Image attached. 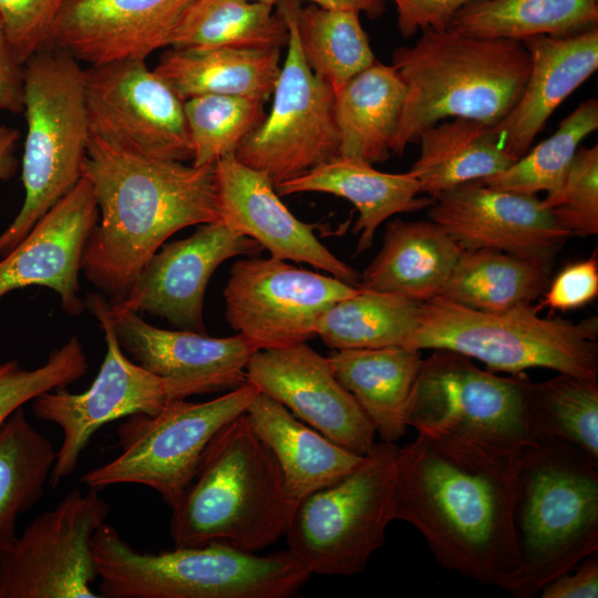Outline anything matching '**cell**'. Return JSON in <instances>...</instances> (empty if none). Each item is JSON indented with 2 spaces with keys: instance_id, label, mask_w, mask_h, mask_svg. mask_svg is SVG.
<instances>
[{
  "instance_id": "ab89813d",
  "label": "cell",
  "mask_w": 598,
  "mask_h": 598,
  "mask_svg": "<svg viewBox=\"0 0 598 598\" xmlns=\"http://www.w3.org/2000/svg\"><path fill=\"white\" fill-rule=\"evenodd\" d=\"M262 101L235 95L208 94L184 101L193 147L194 166L235 155L239 145L266 117Z\"/></svg>"
},
{
  "instance_id": "7a4b0ae2",
  "label": "cell",
  "mask_w": 598,
  "mask_h": 598,
  "mask_svg": "<svg viewBox=\"0 0 598 598\" xmlns=\"http://www.w3.org/2000/svg\"><path fill=\"white\" fill-rule=\"evenodd\" d=\"M82 177L94 189L100 218L81 269L110 302L127 295L173 234L220 220L216 163L194 166L141 156L90 136Z\"/></svg>"
},
{
  "instance_id": "7402d4cb",
  "label": "cell",
  "mask_w": 598,
  "mask_h": 598,
  "mask_svg": "<svg viewBox=\"0 0 598 598\" xmlns=\"http://www.w3.org/2000/svg\"><path fill=\"white\" fill-rule=\"evenodd\" d=\"M110 310V306H109ZM110 315L123 351L154 374L173 382L183 399L233 390L247 381L257 349L243 336L213 338L154 327L134 312Z\"/></svg>"
},
{
  "instance_id": "f1b7e54d",
  "label": "cell",
  "mask_w": 598,
  "mask_h": 598,
  "mask_svg": "<svg viewBox=\"0 0 598 598\" xmlns=\"http://www.w3.org/2000/svg\"><path fill=\"white\" fill-rule=\"evenodd\" d=\"M281 70L278 48L171 49L154 71L183 100L218 94L266 102Z\"/></svg>"
},
{
  "instance_id": "e0dca14e",
  "label": "cell",
  "mask_w": 598,
  "mask_h": 598,
  "mask_svg": "<svg viewBox=\"0 0 598 598\" xmlns=\"http://www.w3.org/2000/svg\"><path fill=\"white\" fill-rule=\"evenodd\" d=\"M262 247L223 220L198 225L187 238L163 244L151 257L127 295L110 302L112 312L148 313L181 330L206 333L204 297L218 266Z\"/></svg>"
},
{
  "instance_id": "60d3db41",
  "label": "cell",
  "mask_w": 598,
  "mask_h": 598,
  "mask_svg": "<svg viewBox=\"0 0 598 598\" xmlns=\"http://www.w3.org/2000/svg\"><path fill=\"white\" fill-rule=\"evenodd\" d=\"M87 369V357L76 336L53 349L38 368L24 369L17 360L0 362V430L25 403L45 392L66 388Z\"/></svg>"
},
{
  "instance_id": "4dcf8cb0",
  "label": "cell",
  "mask_w": 598,
  "mask_h": 598,
  "mask_svg": "<svg viewBox=\"0 0 598 598\" xmlns=\"http://www.w3.org/2000/svg\"><path fill=\"white\" fill-rule=\"evenodd\" d=\"M405 86L392 65L375 62L334 93L340 156L383 163L391 154Z\"/></svg>"
},
{
  "instance_id": "e575fe53",
  "label": "cell",
  "mask_w": 598,
  "mask_h": 598,
  "mask_svg": "<svg viewBox=\"0 0 598 598\" xmlns=\"http://www.w3.org/2000/svg\"><path fill=\"white\" fill-rule=\"evenodd\" d=\"M420 308V301L404 296L360 288L322 312L316 336L333 350L405 347Z\"/></svg>"
},
{
  "instance_id": "6da1fadb",
  "label": "cell",
  "mask_w": 598,
  "mask_h": 598,
  "mask_svg": "<svg viewBox=\"0 0 598 598\" xmlns=\"http://www.w3.org/2000/svg\"><path fill=\"white\" fill-rule=\"evenodd\" d=\"M516 458L417 434L398 448L394 519L417 529L442 567L503 588L520 563Z\"/></svg>"
},
{
  "instance_id": "ba28073f",
  "label": "cell",
  "mask_w": 598,
  "mask_h": 598,
  "mask_svg": "<svg viewBox=\"0 0 598 598\" xmlns=\"http://www.w3.org/2000/svg\"><path fill=\"white\" fill-rule=\"evenodd\" d=\"M83 70L68 51L54 44L23 65L25 196L18 215L0 234V257L10 252L82 178L90 138Z\"/></svg>"
},
{
  "instance_id": "f35d334b",
  "label": "cell",
  "mask_w": 598,
  "mask_h": 598,
  "mask_svg": "<svg viewBox=\"0 0 598 598\" xmlns=\"http://www.w3.org/2000/svg\"><path fill=\"white\" fill-rule=\"evenodd\" d=\"M598 128V101H582L548 138L518 158L505 171L476 181L487 187L515 194L557 192L566 177L580 143Z\"/></svg>"
},
{
  "instance_id": "7c38bea8",
  "label": "cell",
  "mask_w": 598,
  "mask_h": 598,
  "mask_svg": "<svg viewBox=\"0 0 598 598\" xmlns=\"http://www.w3.org/2000/svg\"><path fill=\"white\" fill-rule=\"evenodd\" d=\"M275 8L289 30L287 55L270 112L239 145L235 157L266 174L276 187L340 156V136L334 92L303 59L293 21V0H280Z\"/></svg>"
},
{
  "instance_id": "f907efd6",
  "label": "cell",
  "mask_w": 598,
  "mask_h": 598,
  "mask_svg": "<svg viewBox=\"0 0 598 598\" xmlns=\"http://www.w3.org/2000/svg\"><path fill=\"white\" fill-rule=\"evenodd\" d=\"M248 1H255V2H261L270 6H276L280 0H248Z\"/></svg>"
},
{
  "instance_id": "30bf717a",
  "label": "cell",
  "mask_w": 598,
  "mask_h": 598,
  "mask_svg": "<svg viewBox=\"0 0 598 598\" xmlns=\"http://www.w3.org/2000/svg\"><path fill=\"white\" fill-rule=\"evenodd\" d=\"M398 448L375 443L351 473L297 503L285 536L311 575L354 576L382 547L394 520Z\"/></svg>"
},
{
  "instance_id": "cb8c5ba5",
  "label": "cell",
  "mask_w": 598,
  "mask_h": 598,
  "mask_svg": "<svg viewBox=\"0 0 598 598\" xmlns=\"http://www.w3.org/2000/svg\"><path fill=\"white\" fill-rule=\"evenodd\" d=\"M529 59L524 91L494 128L505 151L524 156L554 111L598 69V27L567 35H533L522 40Z\"/></svg>"
},
{
  "instance_id": "5bb4252c",
  "label": "cell",
  "mask_w": 598,
  "mask_h": 598,
  "mask_svg": "<svg viewBox=\"0 0 598 598\" xmlns=\"http://www.w3.org/2000/svg\"><path fill=\"white\" fill-rule=\"evenodd\" d=\"M110 505L100 489H73L0 554V598H101L92 539Z\"/></svg>"
},
{
  "instance_id": "f6af8a7d",
  "label": "cell",
  "mask_w": 598,
  "mask_h": 598,
  "mask_svg": "<svg viewBox=\"0 0 598 598\" xmlns=\"http://www.w3.org/2000/svg\"><path fill=\"white\" fill-rule=\"evenodd\" d=\"M396 9V27L403 38H411L425 28L444 30L455 13L475 0H392Z\"/></svg>"
},
{
  "instance_id": "d6986e66",
  "label": "cell",
  "mask_w": 598,
  "mask_h": 598,
  "mask_svg": "<svg viewBox=\"0 0 598 598\" xmlns=\"http://www.w3.org/2000/svg\"><path fill=\"white\" fill-rule=\"evenodd\" d=\"M427 216L464 249H492L548 266L571 237L536 195L476 181L441 193Z\"/></svg>"
},
{
  "instance_id": "8992f818",
  "label": "cell",
  "mask_w": 598,
  "mask_h": 598,
  "mask_svg": "<svg viewBox=\"0 0 598 598\" xmlns=\"http://www.w3.org/2000/svg\"><path fill=\"white\" fill-rule=\"evenodd\" d=\"M101 598H289L312 576L287 549L224 543L141 553L103 524L92 539Z\"/></svg>"
},
{
  "instance_id": "52a82bcc",
  "label": "cell",
  "mask_w": 598,
  "mask_h": 598,
  "mask_svg": "<svg viewBox=\"0 0 598 598\" xmlns=\"http://www.w3.org/2000/svg\"><path fill=\"white\" fill-rule=\"evenodd\" d=\"M536 306L484 312L435 297L421 302L406 348L445 349L483 362L492 372L546 368L598 379V318H543Z\"/></svg>"
},
{
  "instance_id": "603a6c76",
  "label": "cell",
  "mask_w": 598,
  "mask_h": 598,
  "mask_svg": "<svg viewBox=\"0 0 598 598\" xmlns=\"http://www.w3.org/2000/svg\"><path fill=\"white\" fill-rule=\"evenodd\" d=\"M193 0H68L58 16L51 44L79 62L100 65L145 60L169 47Z\"/></svg>"
},
{
  "instance_id": "44dd1931",
  "label": "cell",
  "mask_w": 598,
  "mask_h": 598,
  "mask_svg": "<svg viewBox=\"0 0 598 598\" xmlns=\"http://www.w3.org/2000/svg\"><path fill=\"white\" fill-rule=\"evenodd\" d=\"M216 182L220 220L229 228L255 239L272 258L309 264L359 288L360 274L287 208L266 174L231 154L216 161Z\"/></svg>"
},
{
  "instance_id": "8d00e7d4",
  "label": "cell",
  "mask_w": 598,
  "mask_h": 598,
  "mask_svg": "<svg viewBox=\"0 0 598 598\" xmlns=\"http://www.w3.org/2000/svg\"><path fill=\"white\" fill-rule=\"evenodd\" d=\"M293 21L306 63L334 93L375 62L359 12L293 0Z\"/></svg>"
},
{
  "instance_id": "ee69618b",
  "label": "cell",
  "mask_w": 598,
  "mask_h": 598,
  "mask_svg": "<svg viewBox=\"0 0 598 598\" xmlns=\"http://www.w3.org/2000/svg\"><path fill=\"white\" fill-rule=\"evenodd\" d=\"M598 296V259L589 258L567 265L549 281L543 301L536 306L553 311H568L584 307Z\"/></svg>"
},
{
  "instance_id": "9a60e30c",
  "label": "cell",
  "mask_w": 598,
  "mask_h": 598,
  "mask_svg": "<svg viewBox=\"0 0 598 598\" xmlns=\"http://www.w3.org/2000/svg\"><path fill=\"white\" fill-rule=\"evenodd\" d=\"M83 94L90 136L141 156L193 158L184 101L145 60L90 65Z\"/></svg>"
},
{
  "instance_id": "f546056e",
  "label": "cell",
  "mask_w": 598,
  "mask_h": 598,
  "mask_svg": "<svg viewBox=\"0 0 598 598\" xmlns=\"http://www.w3.org/2000/svg\"><path fill=\"white\" fill-rule=\"evenodd\" d=\"M417 143L420 155L408 173L433 199L458 185L496 175L516 162L494 126L467 117H451L430 126Z\"/></svg>"
},
{
  "instance_id": "9c48e42d",
  "label": "cell",
  "mask_w": 598,
  "mask_h": 598,
  "mask_svg": "<svg viewBox=\"0 0 598 598\" xmlns=\"http://www.w3.org/2000/svg\"><path fill=\"white\" fill-rule=\"evenodd\" d=\"M432 351L422 359L406 425L448 445L517 457L533 442L525 416L528 375L499 377L456 351Z\"/></svg>"
},
{
  "instance_id": "8fae6325",
  "label": "cell",
  "mask_w": 598,
  "mask_h": 598,
  "mask_svg": "<svg viewBox=\"0 0 598 598\" xmlns=\"http://www.w3.org/2000/svg\"><path fill=\"white\" fill-rule=\"evenodd\" d=\"M259 393L246 381L205 402L175 400L155 414L138 413L117 427L121 453L82 475L90 488L140 484L157 492L173 507L193 481L204 452L216 434L245 413Z\"/></svg>"
},
{
  "instance_id": "4316f807",
  "label": "cell",
  "mask_w": 598,
  "mask_h": 598,
  "mask_svg": "<svg viewBox=\"0 0 598 598\" xmlns=\"http://www.w3.org/2000/svg\"><path fill=\"white\" fill-rule=\"evenodd\" d=\"M245 413L275 456L286 491L296 503L343 478L363 458L305 425L287 408L261 392Z\"/></svg>"
},
{
  "instance_id": "ac0fdd59",
  "label": "cell",
  "mask_w": 598,
  "mask_h": 598,
  "mask_svg": "<svg viewBox=\"0 0 598 598\" xmlns=\"http://www.w3.org/2000/svg\"><path fill=\"white\" fill-rule=\"evenodd\" d=\"M246 378L259 392L343 448L364 456L375 444L371 421L338 381L328 357L306 342L257 350Z\"/></svg>"
},
{
  "instance_id": "836d02e7",
  "label": "cell",
  "mask_w": 598,
  "mask_h": 598,
  "mask_svg": "<svg viewBox=\"0 0 598 598\" xmlns=\"http://www.w3.org/2000/svg\"><path fill=\"white\" fill-rule=\"evenodd\" d=\"M289 30L270 4L248 0H193L171 38L173 49L278 48Z\"/></svg>"
},
{
  "instance_id": "4fadbf2b",
  "label": "cell",
  "mask_w": 598,
  "mask_h": 598,
  "mask_svg": "<svg viewBox=\"0 0 598 598\" xmlns=\"http://www.w3.org/2000/svg\"><path fill=\"white\" fill-rule=\"evenodd\" d=\"M84 306L99 321L106 343L95 380L82 393L60 388L41 394L32 403L34 416L54 423L63 435L49 478L52 488L73 473L99 429L134 414H155L169 402L184 400L173 382L148 371L123 351L105 296L89 293Z\"/></svg>"
},
{
  "instance_id": "277c9868",
  "label": "cell",
  "mask_w": 598,
  "mask_h": 598,
  "mask_svg": "<svg viewBox=\"0 0 598 598\" xmlns=\"http://www.w3.org/2000/svg\"><path fill=\"white\" fill-rule=\"evenodd\" d=\"M296 505L275 456L243 413L207 446L171 507L169 535L175 547L224 543L257 553L285 536Z\"/></svg>"
},
{
  "instance_id": "ffe728a7",
  "label": "cell",
  "mask_w": 598,
  "mask_h": 598,
  "mask_svg": "<svg viewBox=\"0 0 598 598\" xmlns=\"http://www.w3.org/2000/svg\"><path fill=\"white\" fill-rule=\"evenodd\" d=\"M97 219L94 189L82 177L10 252L0 257V299L21 288L43 286L59 296L66 315L80 316L85 306L79 293V272Z\"/></svg>"
},
{
  "instance_id": "d6a6232c",
  "label": "cell",
  "mask_w": 598,
  "mask_h": 598,
  "mask_svg": "<svg viewBox=\"0 0 598 598\" xmlns=\"http://www.w3.org/2000/svg\"><path fill=\"white\" fill-rule=\"evenodd\" d=\"M598 27V0H475L450 27L480 38L567 37Z\"/></svg>"
},
{
  "instance_id": "681fc988",
  "label": "cell",
  "mask_w": 598,
  "mask_h": 598,
  "mask_svg": "<svg viewBox=\"0 0 598 598\" xmlns=\"http://www.w3.org/2000/svg\"><path fill=\"white\" fill-rule=\"evenodd\" d=\"M19 140V131L14 127L0 126V181L10 179L18 167L14 150Z\"/></svg>"
},
{
  "instance_id": "484cf974",
  "label": "cell",
  "mask_w": 598,
  "mask_h": 598,
  "mask_svg": "<svg viewBox=\"0 0 598 598\" xmlns=\"http://www.w3.org/2000/svg\"><path fill=\"white\" fill-rule=\"evenodd\" d=\"M432 220L388 221L380 251L360 275L359 288L423 302L440 295L462 250Z\"/></svg>"
},
{
  "instance_id": "bcb514c9",
  "label": "cell",
  "mask_w": 598,
  "mask_h": 598,
  "mask_svg": "<svg viewBox=\"0 0 598 598\" xmlns=\"http://www.w3.org/2000/svg\"><path fill=\"white\" fill-rule=\"evenodd\" d=\"M575 567L551 581L542 590V598H597L598 597V555L586 557Z\"/></svg>"
},
{
  "instance_id": "b9f144b4",
  "label": "cell",
  "mask_w": 598,
  "mask_h": 598,
  "mask_svg": "<svg viewBox=\"0 0 598 598\" xmlns=\"http://www.w3.org/2000/svg\"><path fill=\"white\" fill-rule=\"evenodd\" d=\"M570 236L598 234V145L579 146L560 188L542 199Z\"/></svg>"
},
{
  "instance_id": "c3c4849f",
  "label": "cell",
  "mask_w": 598,
  "mask_h": 598,
  "mask_svg": "<svg viewBox=\"0 0 598 598\" xmlns=\"http://www.w3.org/2000/svg\"><path fill=\"white\" fill-rule=\"evenodd\" d=\"M301 1V0H298ZM328 10H347L364 13L369 19L381 17L385 10V0H305Z\"/></svg>"
},
{
  "instance_id": "74e56055",
  "label": "cell",
  "mask_w": 598,
  "mask_h": 598,
  "mask_svg": "<svg viewBox=\"0 0 598 598\" xmlns=\"http://www.w3.org/2000/svg\"><path fill=\"white\" fill-rule=\"evenodd\" d=\"M525 416L532 440L571 443L598 460V380L559 373L525 383Z\"/></svg>"
},
{
  "instance_id": "2e32d148",
  "label": "cell",
  "mask_w": 598,
  "mask_h": 598,
  "mask_svg": "<svg viewBox=\"0 0 598 598\" xmlns=\"http://www.w3.org/2000/svg\"><path fill=\"white\" fill-rule=\"evenodd\" d=\"M360 288L286 260L236 261L224 289L225 317L257 350L307 342L324 310Z\"/></svg>"
},
{
  "instance_id": "7bdbcfd3",
  "label": "cell",
  "mask_w": 598,
  "mask_h": 598,
  "mask_svg": "<svg viewBox=\"0 0 598 598\" xmlns=\"http://www.w3.org/2000/svg\"><path fill=\"white\" fill-rule=\"evenodd\" d=\"M68 0H0V18L16 61L23 66L51 44L54 22Z\"/></svg>"
},
{
  "instance_id": "5b68a950",
  "label": "cell",
  "mask_w": 598,
  "mask_h": 598,
  "mask_svg": "<svg viewBox=\"0 0 598 598\" xmlns=\"http://www.w3.org/2000/svg\"><path fill=\"white\" fill-rule=\"evenodd\" d=\"M515 468L520 563L502 589L532 598L598 551V460L571 443L543 439L520 451Z\"/></svg>"
},
{
  "instance_id": "1f68e13d",
  "label": "cell",
  "mask_w": 598,
  "mask_h": 598,
  "mask_svg": "<svg viewBox=\"0 0 598 598\" xmlns=\"http://www.w3.org/2000/svg\"><path fill=\"white\" fill-rule=\"evenodd\" d=\"M551 266L492 249H463L440 295L484 312L529 305L546 291Z\"/></svg>"
},
{
  "instance_id": "83f0119b",
  "label": "cell",
  "mask_w": 598,
  "mask_h": 598,
  "mask_svg": "<svg viewBox=\"0 0 598 598\" xmlns=\"http://www.w3.org/2000/svg\"><path fill=\"white\" fill-rule=\"evenodd\" d=\"M328 359L381 441H399L408 427L406 411L422 363L421 350L400 346L334 350Z\"/></svg>"
},
{
  "instance_id": "d4e9b609",
  "label": "cell",
  "mask_w": 598,
  "mask_h": 598,
  "mask_svg": "<svg viewBox=\"0 0 598 598\" xmlns=\"http://www.w3.org/2000/svg\"><path fill=\"white\" fill-rule=\"evenodd\" d=\"M279 195L318 192L348 199L359 213L353 234H359L355 255L369 249L378 227L401 213L427 209L434 202L422 194L420 183L409 173L391 174L372 165L342 156L278 184Z\"/></svg>"
},
{
  "instance_id": "3957f363",
  "label": "cell",
  "mask_w": 598,
  "mask_h": 598,
  "mask_svg": "<svg viewBox=\"0 0 598 598\" xmlns=\"http://www.w3.org/2000/svg\"><path fill=\"white\" fill-rule=\"evenodd\" d=\"M392 53L405 97L391 154L401 156L430 126L451 117L488 125L505 118L526 85L530 59L520 40L422 29Z\"/></svg>"
},
{
  "instance_id": "7dc6e473",
  "label": "cell",
  "mask_w": 598,
  "mask_h": 598,
  "mask_svg": "<svg viewBox=\"0 0 598 598\" xmlns=\"http://www.w3.org/2000/svg\"><path fill=\"white\" fill-rule=\"evenodd\" d=\"M23 66L14 59L0 18V110L23 112Z\"/></svg>"
},
{
  "instance_id": "d590c367",
  "label": "cell",
  "mask_w": 598,
  "mask_h": 598,
  "mask_svg": "<svg viewBox=\"0 0 598 598\" xmlns=\"http://www.w3.org/2000/svg\"><path fill=\"white\" fill-rule=\"evenodd\" d=\"M54 461L53 444L18 409L0 430V554L18 536V517L41 499Z\"/></svg>"
}]
</instances>
